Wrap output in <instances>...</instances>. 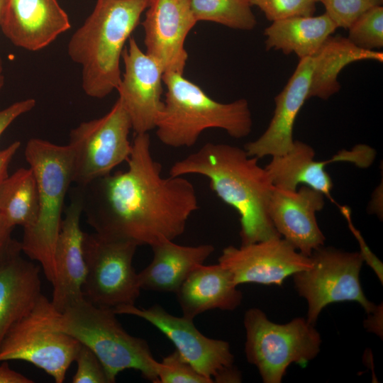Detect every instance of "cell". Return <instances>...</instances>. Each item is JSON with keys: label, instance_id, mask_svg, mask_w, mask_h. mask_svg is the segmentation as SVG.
Masks as SVG:
<instances>
[{"label": "cell", "instance_id": "cell-1", "mask_svg": "<svg viewBox=\"0 0 383 383\" xmlns=\"http://www.w3.org/2000/svg\"><path fill=\"white\" fill-rule=\"evenodd\" d=\"M127 162L126 171L78 187L88 223L100 235L138 246L174 240L199 209L193 184L162 175L148 133L135 134Z\"/></svg>", "mask_w": 383, "mask_h": 383}, {"label": "cell", "instance_id": "cell-2", "mask_svg": "<svg viewBox=\"0 0 383 383\" xmlns=\"http://www.w3.org/2000/svg\"><path fill=\"white\" fill-rule=\"evenodd\" d=\"M170 176L199 174L209 180L210 188L240 216L241 245L281 237L268 213L274 185L258 158L245 150L223 143H207L175 162Z\"/></svg>", "mask_w": 383, "mask_h": 383}, {"label": "cell", "instance_id": "cell-3", "mask_svg": "<svg viewBox=\"0 0 383 383\" xmlns=\"http://www.w3.org/2000/svg\"><path fill=\"white\" fill-rule=\"evenodd\" d=\"M149 3L97 0L91 14L72 35L68 55L82 67V85L87 96L102 99L117 89L125 43Z\"/></svg>", "mask_w": 383, "mask_h": 383}, {"label": "cell", "instance_id": "cell-4", "mask_svg": "<svg viewBox=\"0 0 383 383\" xmlns=\"http://www.w3.org/2000/svg\"><path fill=\"white\" fill-rule=\"evenodd\" d=\"M162 80L167 91L155 129L164 145L191 147L209 128L222 129L235 138H245L251 132L252 115L246 99L218 102L183 74L166 72Z\"/></svg>", "mask_w": 383, "mask_h": 383}, {"label": "cell", "instance_id": "cell-5", "mask_svg": "<svg viewBox=\"0 0 383 383\" xmlns=\"http://www.w3.org/2000/svg\"><path fill=\"white\" fill-rule=\"evenodd\" d=\"M25 158L33 170L38 190V215L35 223L23 230L21 251L39 262L52 284L56 270L54 251L60 231L66 194L72 183L73 152L70 146L30 139Z\"/></svg>", "mask_w": 383, "mask_h": 383}, {"label": "cell", "instance_id": "cell-6", "mask_svg": "<svg viewBox=\"0 0 383 383\" xmlns=\"http://www.w3.org/2000/svg\"><path fill=\"white\" fill-rule=\"evenodd\" d=\"M112 309L97 306L84 298L60 312L58 328L87 346L101 363L109 383L126 370L140 372L156 383L157 361L148 342L130 335Z\"/></svg>", "mask_w": 383, "mask_h": 383}, {"label": "cell", "instance_id": "cell-7", "mask_svg": "<svg viewBox=\"0 0 383 383\" xmlns=\"http://www.w3.org/2000/svg\"><path fill=\"white\" fill-rule=\"evenodd\" d=\"M243 323L246 359L256 367L264 383L282 382L289 365L304 367L321 350V335L306 318L277 323L261 309L250 308Z\"/></svg>", "mask_w": 383, "mask_h": 383}, {"label": "cell", "instance_id": "cell-8", "mask_svg": "<svg viewBox=\"0 0 383 383\" xmlns=\"http://www.w3.org/2000/svg\"><path fill=\"white\" fill-rule=\"evenodd\" d=\"M60 312L43 294L32 310L6 333L0 344V362L23 360L64 382L81 343L58 328Z\"/></svg>", "mask_w": 383, "mask_h": 383}, {"label": "cell", "instance_id": "cell-9", "mask_svg": "<svg viewBox=\"0 0 383 383\" xmlns=\"http://www.w3.org/2000/svg\"><path fill=\"white\" fill-rule=\"evenodd\" d=\"M309 257L311 267L292 276L296 292L306 301V318L311 324L315 326L322 310L333 303L355 301L367 313L375 309L360 281L363 260L359 252L323 245Z\"/></svg>", "mask_w": 383, "mask_h": 383}, {"label": "cell", "instance_id": "cell-10", "mask_svg": "<svg viewBox=\"0 0 383 383\" xmlns=\"http://www.w3.org/2000/svg\"><path fill=\"white\" fill-rule=\"evenodd\" d=\"M137 247L131 241L84 233L82 294L87 301L112 309L135 305L141 290L133 267Z\"/></svg>", "mask_w": 383, "mask_h": 383}, {"label": "cell", "instance_id": "cell-11", "mask_svg": "<svg viewBox=\"0 0 383 383\" xmlns=\"http://www.w3.org/2000/svg\"><path fill=\"white\" fill-rule=\"evenodd\" d=\"M131 129L129 116L118 99L102 117L72 129L68 145L73 152L72 183L84 187L127 162L132 150Z\"/></svg>", "mask_w": 383, "mask_h": 383}, {"label": "cell", "instance_id": "cell-12", "mask_svg": "<svg viewBox=\"0 0 383 383\" xmlns=\"http://www.w3.org/2000/svg\"><path fill=\"white\" fill-rule=\"evenodd\" d=\"M113 310L117 315L141 318L156 327L174 344L186 361L213 382H241V373L234 365L229 343L205 336L195 327L193 320L173 316L159 304L147 309L135 305L123 306Z\"/></svg>", "mask_w": 383, "mask_h": 383}, {"label": "cell", "instance_id": "cell-13", "mask_svg": "<svg viewBox=\"0 0 383 383\" xmlns=\"http://www.w3.org/2000/svg\"><path fill=\"white\" fill-rule=\"evenodd\" d=\"M218 264L231 274L237 286L246 283L279 286L289 276L312 266L310 257L282 237L240 247L229 245L223 250Z\"/></svg>", "mask_w": 383, "mask_h": 383}, {"label": "cell", "instance_id": "cell-14", "mask_svg": "<svg viewBox=\"0 0 383 383\" xmlns=\"http://www.w3.org/2000/svg\"><path fill=\"white\" fill-rule=\"evenodd\" d=\"M121 58L125 70L116 89L118 99L129 116L135 134L148 133L155 129L163 106L161 96L164 71L132 37Z\"/></svg>", "mask_w": 383, "mask_h": 383}, {"label": "cell", "instance_id": "cell-15", "mask_svg": "<svg viewBox=\"0 0 383 383\" xmlns=\"http://www.w3.org/2000/svg\"><path fill=\"white\" fill-rule=\"evenodd\" d=\"M142 22L146 53L164 73L183 74L188 54L184 43L196 23L190 0H150Z\"/></svg>", "mask_w": 383, "mask_h": 383}, {"label": "cell", "instance_id": "cell-16", "mask_svg": "<svg viewBox=\"0 0 383 383\" xmlns=\"http://www.w3.org/2000/svg\"><path fill=\"white\" fill-rule=\"evenodd\" d=\"M315 151L309 144L294 140L287 153L272 156L265 167L274 187L296 190L299 184L308 186L324 194L333 201L331 192L332 179L326 171V165L333 162H350L360 167H367L373 162L374 150L365 145H358L350 150L339 151L326 161L314 160Z\"/></svg>", "mask_w": 383, "mask_h": 383}, {"label": "cell", "instance_id": "cell-17", "mask_svg": "<svg viewBox=\"0 0 383 383\" xmlns=\"http://www.w3.org/2000/svg\"><path fill=\"white\" fill-rule=\"evenodd\" d=\"M325 197L306 185L298 190L274 187L269 201V216L277 233L308 257L325 243L316 216L324 206Z\"/></svg>", "mask_w": 383, "mask_h": 383}, {"label": "cell", "instance_id": "cell-18", "mask_svg": "<svg viewBox=\"0 0 383 383\" xmlns=\"http://www.w3.org/2000/svg\"><path fill=\"white\" fill-rule=\"evenodd\" d=\"M72 192L54 251L56 276L50 301L61 313L84 298L82 287L87 271L83 249L84 232L80 227L82 195L78 187Z\"/></svg>", "mask_w": 383, "mask_h": 383}, {"label": "cell", "instance_id": "cell-19", "mask_svg": "<svg viewBox=\"0 0 383 383\" xmlns=\"http://www.w3.org/2000/svg\"><path fill=\"white\" fill-rule=\"evenodd\" d=\"M0 27L14 45L38 51L68 30L71 24L57 0H6Z\"/></svg>", "mask_w": 383, "mask_h": 383}, {"label": "cell", "instance_id": "cell-20", "mask_svg": "<svg viewBox=\"0 0 383 383\" xmlns=\"http://www.w3.org/2000/svg\"><path fill=\"white\" fill-rule=\"evenodd\" d=\"M313 60L305 57L299 62L282 91L274 99L275 109L265 131L255 140L245 145L247 153L257 158L282 155L293 147V128L311 84Z\"/></svg>", "mask_w": 383, "mask_h": 383}, {"label": "cell", "instance_id": "cell-21", "mask_svg": "<svg viewBox=\"0 0 383 383\" xmlns=\"http://www.w3.org/2000/svg\"><path fill=\"white\" fill-rule=\"evenodd\" d=\"M231 274L221 265L196 267L187 277L177 292L182 316L194 318L211 309L233 311L243 300V293Z\"/></svg>", "mask_w": 383, "mask_h": 383}, {"label": "cell", "instance_id": "cell-22", "mask_svg": "<svg viewBox=\"0 0 383 383\" xmlns=\"http://www.w3.org/2000/svg\"><path fill=\"white\" fill-rule=\"evenodd\" d=\"M21 252H14L0 264V344L43 294L40 267L22 257Z\"/></svg>", "mask_w": 383, "mask_h": 383}, {"label": "cell", "instance_id": "cell-23", "mask_svg": "<svg viewBox=\"0 0 383 383\" xmlns=\"http://www.w3.org/2000/svg\"><path fill=\"white\" fill-rule=\"evenodd\" d=\"M151 262L138 273L141 289L176 293L187 277L214 251L209 244L185 246L165 240L151 246Z\"/></svg>", "mask_w": 383, "mask_h": 383}, {"label": "cell", "instance_id": "cell-24", "mask_svg": "<svg viewBox=\"0 0 383 383\" xmlns=\"http://www.w3.org/2000/svg\"><path fill=\"white\" fill-rule=\"evenodd\" d=\"M337 28L326 13L274 21L264 32L266 50L294 52L299 59L311 57Z\"/></svg>", "mask_w": 383, "mask_h": 383}, {"label": "cell", "instance_id": "cell-25", "mask_svg": "<svg viewBox=\"0 0 383 383\" xmlns=\"http://www.w3.org/2000/svg\"><path fill=\"white\" fill-rule=\"evenodd\" d=\"M311 57L313 68L308 99L326 100L340 90L338 77L345 67L361 60L382 62L383 52L360 48L347 38L330 35Z\"/></svg>", "mask_w": 383, "mask_h": 383}, {"label": "cell", "instance_id": "cell-26", "mask_svg": "<svg viewBox=\"0 0 383 383\" xmlns=\"http://www.w3.org/2000/svg\"><path fill=\"white\" fill-rule=\"evenodd\" d=\"M38 215V190L33 170L21 167L0 184V216L14 228L29 229Z\"/></svg>", "mask_w": 383, "mask_h": 383}, {"label": "cell", "instance_id": "cell-27", "mask_svg": "<svg viewBox=\"0 0 383 383\" xmlns=\"http://www.w3.org/2000/svg\"><path fill=\"white\" fill-rule=\"evenodd\" d=\"M196 21H211L233 29L252 30L256 18L246 0H190Z\"/></svg>", "mask_w": 383, "mask_h": 383}, {"label": "cell", "instance_id": "cell-28", "mask_svg": "<svg viewBox=\"0 0 383 383\" xmlns=\"http://www.w3.org/2000/svg\"><path fill=\"white\" fill-rule=\"evenodd\" d=\"M347 38L355 46L367 50L383 47V7L374 6L359 16L348 28Z\"/></svg>", "mask_w": 383, "mask_h": 383}, {"label": "cell", "instance_id": "cell-29", "mask_svg": "<svg viewBox=\"0 0 383 383\" xmlns=\"http://www.w3.org/2000/svg\"><path fill=\"white\" fill-rule=\"evenodd\" d=\"M156 383H213L198 372L175 349L157 365Z\"/></svg>", "mask_w": 383, "mask_h": 383}, {"label": "cell", "instance_id": "cell-30", "mask_svg": "<svg viewBox=\"0 0 383 383\" xmlns=\"http://www.w3.org/2000/svg\"><path fill=\"white\" fill-rule=\"evenodd\" d=\"M314 0H250L272 22L296 16H313L316 11Z\"/></svg>", "mask_w": 383, "mask_h": 383}, {"label": "cell", "instance_id": "cell-31", "mask_svg": "<svg viewBox=\"0 0 383 383\" xmlns=\"http://www.w3.org/2000/svg\"><path fill=\"white\" fill-rule=\"evenodd\" d=\"M383 0H321L326 13L337 27L348 28L367 10L381 5Z\"/></svg>", "mask_w": 383, "mask_h": 383}, {"label": "cell", "instance_id": "cell-32", "mask_svg": "<svg viewBox=\"0 0 383 383\" xmlns=\"http://www.w3.org/2000/svg\"><path fill=\"white\" fill-rule=\"evenodd\" d=\"M74 362L77 370L72 377L73 383H109L101 363L87 346L81 345Z\"/></svg>", "mask_w": 383, "mask_h": 383}, {"label": "cell", "instance_id": "cell-33", "mask_svg": "<svg viewBox=\"0 0 383 383\" xmlns=\"http://www.w3.org/2000/svg\"><path fill=\"white\" fill-rule=\"evenodd\" d=\"M340 213L344 216L348 222V227L357 240L360 247V252L363 262H365L369 267L375 273L376 276L379 279V282L382 284L383 283V264L377 258V257L372 252L369 246L367 245L365 239L361 235L359 230H357L353 223L351 220V210L348 206H339Z\"/></svg>", "mask_w": 383, "mask_h": 383}, {"label": "cell", "instance_id": "cell-34", "mask_svg": "<svg viewBox=\"0 0 383 383\" xmlns=\"http://www.w3.org/2000/svg\"><path fill=\"white\" fill-rule=\"evenodd\" d=\"M35 106L34 99L16 101L0 111V137L5 130L19 116L30 111Z\"/></svg>", "mask_w": 383, "mask_h": 383}, {"label": "cell", "instance_id": "cell-35", "mask_svg": "<svg viewBox=\"0 0 383 383\" xmlns=\"http://www.w3.org/2000/svg\"><path fill=\"white\" fill-rule=\"evenodd\" d=\"M13 228L0 216V264L14 252L21 250V243L11 237Z\"/></svg>", "mask_w": 383, "mask_h": 383}, {"label": "cell", "instance_id": "cell-36", "mask_svg": "<svg viewBox=\"0 0 383 383\" xmlns=\"http://www.w3.org/2000/svg\"><path fill=\"white\" fill-rule=\"evenodd\" d=\"M33 381L12 370L8 361L0 362V383H33Z\"/></svg>", "mask_w": 383, "mask_h": 383}, {"label": "cell", "instance_id": "cell-37", "mask_svg": "<svg viewBox=\"0 0 383 383\" xmlns=\"http://www.w3.org/2000/svg\"><path fill=\"white\" fill-rule=\"evenodd\" d=\"M20 146L21 143L15 141L4 150H0V184L8 176L10 162Z\"/></svg>", "mask_w": 383, "mask_h": 383}, {"label": "cell", "instance_id": "cell-38", "mask_svg": "<svg viewBox=\"0 0 383 383\" xmlns=\"http://www.w3.org/2000/svg\"><path fill=\"white\" fill-rule=\"evenodd\" d=\"M382 304L377 305L375 309L367 313V318L364 321V326L367 331L382 338Z\"/></svg>", "mask_w": 383, "mask_h": 383}, {"label": "cell", "instance_id": "cell-39", "mask_svg": "<svg viewBox=\"0 0 383 383\" xmlns=\"http://www.w3.org/2000/svg\"><path fill=\"white\" fill-rule=\"evenodd\" d=\"M382 188L383 186L382 179L381 184H379L374 191L367 207L370 213L375 214L381 219H382L383 216Z\"/></svg>", "mask_w": 383, "mask_h": 383}, {"label": "cell", "instance_id": "cell-40", "mask_svg": "<svg viewBox=\"0 0 383 383\" xmlns=\"http://www.w3.org/2000/svg\"><path fill=\"white\" fill-rule=\"evenodd\" d=\"M4 84V66H3L2 59L0 57V91L3 88Z\"/></svg>", "mask_w": 383, "mask_h": 383}, {"label": "cell", "instance_id": "cell-41", "mask_svg": "<svg viewBox=\"0 0 383 383\" xmlns=\"http://www.w3.org/2000/svg\"><path fill=\"white\" fill-rule=\"evenodd\" d=\"M6 0H0V26L2 21Z\"/></svg>", "mask_w": 383, "mask_h": 383}, {"label": "cell", "instance_id": "cell-42", "mask_svg": "<svg viewBox=\"0 0 383 383\" xmlns=\"http://www.w3.org/2000/svg\"><path fill=\"white\" fill-rule=\"evenodd\" d=\"M314 1H316V2H317V1H321V0H314Z\"/></svg>", "mask_w": 383, "mask_h": 383}, {"label": "cell", "instance_id": "cell-43", "mask_svg": "<svg viewBox=\"0 0 383 383\" xmlns=\"http://www.w3.org/2000/svg\"><path fill=\"white\" fill-rule=\"evenodd\" d=\"M246 1H248L249 3H250V0H246Z\"/></svg>", "mask_w": 383, "mask_h": 383}]
</instances>
